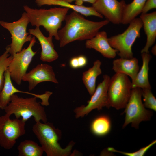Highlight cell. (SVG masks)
Wrapping results in <instances>:
<instances>
[{"mask_svg":"<svg viewBox=\"0 0 156 156\" xmlns=\"http://www.w3.org/2000/svg\"><path fill=\"white\" fill-rule=\"evenodd\" d=\"M64 20V26L58 32L60 47L75 41L91 38L109 23L106 19L99 21H90L74 11L66 15Z\"/></svg>","mask_w":156,"mask_h":156,"instance_id":"obj_1","label":"cell"},{"mask_svg":"<svg viewBox=\"0 0 156 156\" xmlns=\"http://www.w3.org/2000/svg\"><path fill=\"white\" fill-rule=\"evenodd\" d=\"M23 8L32 26H42L48 33L49 36H54L59 41L58 31L70 9L54 7L48 9H37L31 8L27 5L24 6Z\"/></svg>","mask_w":156,"mask_h":156,"instance_id":"obj_2","label":"cell"},{"mask_svg":"<svg viewBox=\"0 0 156 156\" xmlns=\"http://www.w3.org/2000/svg\"><path fill=\"white\" fill-rule=\"evenodd\" d=\"M32 130L47 156H68L70 154L75 143L71 141L65 148H62L58 143L62 137L61 131L52 123L36 122Z\"/></svg>","mask_w":156,"mask_h":156,"instance_id":"obj_3","label":"cell"},{"mask_svg":"<svg viewBox=\"0 0 156 156\" xmlns=\"http://www.w3.org/2000/svg\"><path fill=\"white\" fill-rule=\"evenodd\" d=\"M5 114L10 116L12 114L16 118L26 122L31 117H34L36 122L42 121L47 122V114L44 107L41 102H38L37 98L34 96L24 98L19 96L16 94L11 97L9 103L4 109Z\"/></svg>","mask_w":156,"mask_h":156,"instance_id":"obj_4","label":"cell"},{"mask_svg":"<svg viewBox=\"0 0 156 156\" xmlns=\"http://www.w3.org/2000/svg\"><path fill=\"white\" fill-rule=\"evenodd\" d=\"M127 28L122 33L108 38L111 46L117 51L120 57H133L132 47L137 38L140 36V31L143 26L142 22L139 18L131 21Z\"/></svg>","mask_w":156,"mask_h":156,"instance_id":"obj_5","label":"cell"},{"mask_svg":"<svg viewBox=\"0 0 156 156\" xmlns=\"http://www.w3.org/2000/svg\"><path fill=\"white\" fill-rule=\"evenodd\" d=\"M132 83L129 77L116 73L110 79L108 97L110 107L117 110L124 108L131 96Z\"/></svg>","mask_w":156,"mask_h":156,"instance_id":"obj_6","label":"cell"},{"mask_svg":"<svg viewBox=\"0 0 156 156\" xmlns=\"http://www.w3.org/2000/svg\"><path fill=\"white\" fill-rule=\"evenodd\" d=\"M125 108V120L122 126L124 128L129 124L136 129L142 121L150 120L152 112L146 109L142 100V89L132 88L130 98Z\"/></svg>","mask_w":156,"mask_h":156,"instance_id":"obj_7","label":"cell"},{"mask_svg":"<svg viewBox=\"0 0 156 156\" xmlns=\"http://www.w3.org/2000/svg\"><path fill=\"white\" fill-rule=\"evenodd\" d=\"M29 23L28 16L26 12H23L21 18L15 21L8 22L0 21V25L7 29L11 36L12 42L9 45V53L11 55L21 51L24 44L32 40V35H29V33L27 32Z\"/></svg>","mask_w":156,"mask_h":156,"instance_id":"obj_8","label":"cell"},{"mask_svg":"<svg viewBox=\"0 0 156 156\" xmlns=\"http://www.w3.org/2000/svg\"><path fill=\"white\" fill-rule=\"evenodd\" d=\"M10 117L6 114L0 116V146L6 149L12 148L16 140L26 132L25 122Z\"/></svg>","mask_w":156,"mask_h":156,"instance_id":"obj_9","label":"cell"},{"mask_svg":"<svg viewBox=\"0 0 156 156\" xmlns=\"http://www.w3.org/2000/svg\"><path fill=\"white\" fill-rule=\"evenodd\" d=\"M36 42L34 36L27 48L12 55V59L7 69L11 79L18 85L21 84L23 77L27 73L33 58L36 53L32 49Z\"/></svg>","mask_w":156,"mask_h":156,"instance_id":"obj_10","label":"cell"},{"mask_svg":"<svg viewBox=\"0 0 156 156\" xmlns=\"http://www.w3.org/2000/svg\"><path fill=\"white\" fill-rule=\"evenodd\" d=\"M103 78L102 81L98 85L90 99L87 101V105L75 109L74 112L76 118L83 117L94 109L99 110L104 107H110L108 101V91L110 77L105 75Z\"/></svg>","mask_w":156,"mask_h":156,"instance_id":"obj_11","label":"cell"},{"mask_svg":"<svg viewBox=\"0 0 156 156\" xmlns=\"http://www.w3.org/2000/svg\"><path fill=\"white\" fill-rule=\"evenodd\" d=\"M126 4L124 0H96L92 6L109 22L118 25L121 24Z\"/></svg>","mask_w":156,"mask_h":156,"instance_id":"obj_12","label":"cell"},{"mask_svg":"<svg viewBox=\"0 0 156 156\" xmlns=\"http://www.w3.org/2000/svg\"><path fill=\"white\" fill-rule=\"evenodd\" d=\"M4 77L3 86L0 93V108H5L9 103L12 96L16 93H26L39 98L41 100V103L43 106L49 105V99L53 94L52 92L47 91L44 94H39L19 90L12 84L10 73L7 69L5 72Z\"/></svg>","mask_w":156,"mask_h":156,"instance_id":"obj_13","label":"cell"},{"mask_svg":"<svg viewBox=\"0 0 156 156\" xmlns=\"http://www.w3.org/2000/svg\"><path fill=\"white\" fill-rule=\"evenodd\" d=\"M22 81L28 82L29 91L42 82L49 81L58 83L52 67L45 64H39L26 73L23 77Z\"/></svg>","mask_w":156,"mask_h":156,"instance_id":"obj_14","label":"cell"},{"mask_svg":"<svg viewBox=\"0 0 156 156\" xmlns=\"http://www.w3.org/2000/svg\"><path fill=\"white\" fill-rule=\"evenodd\" d=\"M85 45L86 48L94 49L107 58H114L117 54V51L109 44L107 33L104 31H99L94 37L87 40Z\"/></svg>","mask_w":156,"mask_h":156,"instance_id":"obj_15","label":"cell"},{"mask_svg":"<svg viewBox=\"0 0 156 156\" xmlns=\"http://www.w3.org/2000/svg\"><path fill=\"white\" fill-rule=\"evenodd\" d=\"M29 33L35 37L41 46L40 59L42 61L51 62L58 59L59 55L54 49L53 37L45 36L39 27L29 29Z\"/></svg>","mask_w":156,"mask_h":156,"instance_id":"obj_16","label":"cell"},{"mask_svg":"<svg viewBox=\"0 0 156 156\" xmlns=\"http://www.w3.org/2000/svg\"><path fill=\"white\" fill-rule=\"evenodd\" d=\"M140 18L143 24L144 31L147 36L146 44L141 53L147 52L155 43L156 39V12L150 13H141Z\"/></svg>","mask_w":156,"mask_h":156,"instance_id":"obj_17","label":"cell"},{"mask_svg":"<svg viewBox=\"0 0 156 156\" xmlns=\"http://www.w3.org/2000/svg\"><path fill=\"white\" fill-rule=\"evenodd\" d=\"M112 69L116 73H123L129 77L132 83L140 69L138 60L134 57L131 58L120 57L116 59L113 62Z\"/></svg>","mask_w":156,"mask_h":156,"instance_id":"obj_18","label":"cell"},{"mask_svg":"<svg viewBox=\"0 0 156 156\" xmlns=\"http://www.w3.org/2000/svg\"><path fill=\"white\" fill-rule=\"evenodd\" d=\"M35 1L37 5L40 7L45 5H58L71 9L86 16H93L102 18L103 17L92 6L74 5L62 0H35Z\"/></svg>","mask_w":156,"mask_h":156,"instance_id":"obj_19","label":"cell"},{"mask_svg":"<svg viewBox=\"0 0 156 156\" xmlns=\"http://www.w3.org/2000/svg\"><path fill=\"white\" fill-rule=\"evenodd\" d=\"M142 64L139 70L135 79L132 83V88H139L141 89H151V86L148 79L149 64L152 56L149 51L141 53Z\"/></svg>","mask_w":156,"mask_h":156,"instance_id":"obj_20","label":"cell"},{"mask_svg":"<svg viewBox=\"0 0 156 156\" xmlns=\"http://www.w3.org/2000/svg\"><path fill=\"white\" fill-rule=\"evenodd\" d=\"M101 61L97 60L94 62L92 67L83 73V82L91 96L93 94L96 89L97 78L102 73L101 68Z\"/></svg>","mask_w":156,"mask_h":156,"instance_id":"obj_21","label":"cell"},{"mask_svg":"<svg viewBox=\"0 0 156 156\" xmlns=\"http://www.w3.org/2000/svg\"><path fill=\"white\" fill-rule=\"evenodd\" d=\"M111 122L109 117L105 115H100L92 121L90 130L94 135L99 137L106 135L110 131Z\"/></svg>","mask_w":156,"mask_h":156,"instance_id":"obj_22","label":"cell"},{"mask_svg":"<svg viewBox=\"0 0 156 156\" xmlns=\"http://www.w3.org/2000/svg\"><path fill=\"white\" fill-rule=\"evenodd\" d=\"M147 0H133L125 7L121 24L129 23L142 13L143 6Z\"/></svg>","mask_w":156,"mask_h":156,"instance_id":"obj_23","label":"cell"},{"mask_svg":"<svg viewBox=\"0 0 156 156\" xmlns=\"http://www.w3.org/2000/svg\"><path fill=\"white\" fill-rule=\"evenodd\" d=\"M17 148L19 156H42L44 152L41 146L30 140L21 141Z\"/></svg>","mask_w":156,"mask_h":156,"instance_id":"obj_24","label":"cell"},{"mask_svg":"<svg viewBox=\"0 0 156 156\" xmlns=\"http://www.w3.org/2000/svg\"><path fill=\"white\" fill-rule=\"evenodd\" d=\"M6 50L0 56V93L3 86L4 81V73L12 59V56H10L9 46L6 48Z\"/></svg>","mask_w":156,"mask_h":156,"instance_id":"obj_25","label":"cell"},{"mask_svg":"<svg viewBox=\"0 0 156 156\" xmlns=\"http://www.w3.org/2000/svg\"><path fill=\"white\" fill-rule=\"evenodd\" d=\"M151 89H142V97H143V104L147 108L156 111V99L152 93Z\"/></svg>","mask_w":156,"mask_h":156,"instance_id":"obj_26","label":"cell"},{"mask_svg":"<svg viewBox=\"0 0 156 156\" xmlns=\"http://www.w3.org/2000/svg\"><path fill=\"white\" fill-rule=\"evenodd\" d=\"M156 143V140L152 141L148 145L142 147L137 151L133 152H127L116 150L112 147H109L107 150L112 152H117L127 156H143L147 151Z\"/></svg>","mask_w":156,"mask_h":156,"instance_id":"obj_27","label":"cell"},{"mask_svg":"<svg viewBox=\"0 0 156 156\" xmlns=\"http://www.w3.org/2000/svg\"><path fill=\"white\" fill-rule=\"evenodd\" d=\"M156 8V0H147L143 6L141 13H147L151 10Z\"/></svg>","mask_w":156,"mask_h":156,"instance_id":"obj_28","label":"cell"},{"mask_svg":"<svg viewBox=\"0 0 156 156\" xmlns=\"http://www.w3.org/2000/svg\"><path fill=\"white\" fill-rule=\"evenodd\" d=\"M79 68L85 66L87 64V60L86 57L83 55L77 56Z\"/></svg>","mask_w":156,"mask_h":156,"instance_id":"obj_29","label":"cell"},{"mask_svg":"<svg viewBox=\"0 0 156 156\" xmlns=\"http://www.w3.org/2000/svg\"><path fill=\"white\" fill-rule=\"evenodd\" d=\"M69 65L73 69L79 68L77 57H73L70 59L69 61Z\"/></svg>","mask_w":156,"mask_h":156,"instance_id":"obj_30","label":"cell"},{"mask_svg":"<svg viewBox=\"0 0 156 156\" xmlns=\"http://www.w3.org/2000/svg\"><path fill=\"white\" fill-rule=\"evenodd\" d=\"M66 2L69 3H71V2L74 1H84L88 2L92 4H93L96 0H62Z\"/></svg>","mask_w":156,"mask_h":156,"instance_id":"obj_31","label":"cell"},{"mask_svg":"<svg viewBox=\"0 0 156 156\" xmlns=\"http://www.w3.org/2000/svg\"><path fill=\"white\" fill-rule=\"evenodd\" d=\"M151 52L154 55H156V45L154 46L152 48Z\"/></svg>","mask_w":156,"mask_h":156,"instance_id":"obj_32","label":"cell"}]
</instances>
